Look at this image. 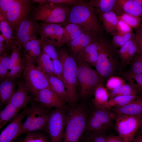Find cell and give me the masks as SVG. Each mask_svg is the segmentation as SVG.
<instances>
[{
	"label": "cell",
	"instance_id": "obj_49",
	"mask_svg": "<svg viewBox=\"0 0 142 142\" xmlns=\"http://www.w3.org/2000/svg\"><path fill=\"white\" fill-rule=\"evenodd\" d=\"M41 39H38L36 37H34L28 41L24 45L23 48L24 53L27 54L36 46L41 43Z\"/></svg>",
	"mask_w": 142,
	"mask_h": 142
},
{
	"label": "cell",
	"instance_id": "obj_54",
	"mask_svg": "<svg viewBox=\"0 0 142 142\" xmlns=\"http://www.w3.org/2000/svg\"><path fill=\"white\" fill-rule=\"evenodd\" d=\"M138 134L142 135V120L141 122L140 127L138 131Z\"/></svg>",
	"mask_w": 142,
	"mask_h": 142
},
{
	"label": "cell",
	"instance_id": "obj_7",
	"mask_svg": "<svg viewBox=\"0 0 142 142\" xmlns=\"http://www.w3.org/2000/svg\"><path fill=\"white\" fill-rule=\"evenodd\" d=\"M77 77L80 84V94L83 98L94 95L95 89L101 83L96 71L93 69L81 54L76 58Z\"/></svg>",
	"mask_w": 142,
	"mask_h": 142
},
{
	"label": "cell",
	"instance_id": "obj_34",
	"mask_svg": "<svg viewBox=\"0 0 142 142\" xmlns=\"http://www.w3.org/2000/svg\"><path fill=\"white\" fill-rule=\"evenodd\" d=\"M110 33L112 36V43L117 49L124 45L135 36L133 31L122 34L116 30Z\"/></svg>",
	"mask_w": 142,
	"mask_h": 142
},
{
	"label": "cell",
	"instance_id": "obj_53",
	"mask_svg": "<svg viewBox=\"0 0 142 142\" xmlns=\"http://www.w3.org/2000/svg\"><path fill=\"white\" fill-rule=\"evenodd\" d=\"M32 2L38 3L39 4H42L46 3L47 2V0H33Z\"/></svg>",
	"mask_w": 142,
	"mask_h": 142
},
{
	"label": "cell",
	"instance_id": "obj_9",
	"mask_svg": "<svg viewBox=\"0 0 142 142\" xmlns=\"http://www.w3.org/2000/svg\"><path fill=\"white\" fill-rule=\"evenodd\" d=\"M109 109L94 107L88 117L85 131L106 132L114 126Z\"/></svg>",
	"mask_w": 142,
	"mask_h": 142
},
{
	"label": "cell",
	"instance_id": "obj_16",
	"mask_svg": "<svg viewBox=\"0 0 142 142\" xmlns=\"http://www.w3.org/2000/svg\"><path fill=\"white\" fill-rule=\"evenodd\" d=\"M32 103L31 122L26 133L44 130L48 118L49 114L45 108L34 102Z\"/></svg>",
	"mask_w": 142,
	"mask_h": 142
},
{
	"label": "cell",
	"instance_id": "obj_13",
	"mask_svg": "<svg viewBox=\"0 0 142 142\" xmlns=\"http://www.w3.org/2000/svg\"><path fill=\"white\" fill-rule=\"evenodd\" d=\"M38 23L28 16L23 19L18 26L15 32L16 44L20 50L25 44L38 34Z\"/></svg>",
	"mask_w": 142,
	"mask_h": 142
},
{
	"label": "cell",
	"instance_id": "obj_38",
	"mask_svg": "<svg viewBox=\"0 0 142 142\" xmlns=\"http://www.w3.org/2000/svg\"><path fill=\"white\" fill-rule=\"evenodd\" d=\"M120 19L131 28H137L141 23L142 17L135 16L130 14L123 13L118 16Z\"/></svg>",
	"mask_w": 142,
	"mask_h": 142
},
{
	"label": "cell",
	"instance_id": "obj_55",
	"mask_svg": "<svg viewBox=\"0 0 142 142\" xmlns=\"http://www.w3.org/2000/svg\"><path fill=\"white\" fill-rule=\"evenodd\" d=\"M5 38L2 34H0V43H4V42H5Z\"/></svg>",
	"mask_w": 142,
	"mask_h": 142
},
{
	"label": "cell",
	"instance_id": "obj_52",
	"mask_svg": "<svg viewBox=\"0 0 142 142\" xmlns=\"http://www.w3.org/2000/svg\"><path fill=\"white\" fill-rule=\"evenodd\" d=\"M132 142H142V135H137Z\"/></svg>",
	"mask_w": 142,
	"mask_h": 142
},
{
	"label": "cell",
	"instance_id": "obj_4",
	"mask_svg": "<svg viewBox=\"0 0 142 142\" xmlns=\"http://www.w3.org/2000/svg\"><path fill=\"white\" fill-rule=\"evenodd\" d=\"M59 58L63 66L64 84L69 98V103L75 105L77 100V64L76 59L62 47L57 48Z\"/></svg>",
	"mask_w": 142,
	"mask_h": 142
},
{
	"label": "cell",
	"instance_id": "obj_57",
	"mask_svg": "<svg viewBox=\"0 0 142 142\" xmlns=\"http://www.w3.org/2000/svg\"><path fill=\"white\" fill-rule=\"evenodd\" d=\"M12 142H18V141H13Z\"/></svg>",
	"mask_w": 142,
	"mask_h": 142
},
{
	"label": "cell",
	"instance_id": "obj_17",
	"mask_svg": "<svg viewBox=\"0 0 142 142\" xmlns=\"http://www.w3.org/2000/svg\"><path fill=\"white\" fill-rule=\"evenodd\" d=\"M98 34L92 32L83 33L65 44L69 54L76 58L80 55L84 48Z\"/></svg>",
	"mask_w": 142,
	"mask_h": 142
},
{
	"label": "cell",
	"instance_id": "obj_30",
	"mask_svg": "<svg viewBox=\"0 0 142 142\" xmlns=\"http://www.w3.org/2000/svg\"><path fill=\"white\" fill-rule=\"evenodd\" d=\"M20 110L11 104L8 103L0 113V129L18 114Z\"/></svg>",
	"mask_w": 142,
	"mask_h": 142
},
{
	"label": "cell",
	"instance_id": "obj_20",
	"mask_svg": "<svg viewBox=\"0 0 142 142\" xmlns=\"http://www.w3.org/2000/svg\"><path fill=\"white\" fill-rule=\"evenodd\" d=\"M88 2L97 13L113 11L118 16L119 15L118 0H90Z\"/></svg>",
	"mask_w": 142,
	"mask_h": 142
},
{
	"label": "cell",
	"instance_id": "obj_10",
	"mask_svg": "<svg viewBox=\"0 0 142 142\" xmlns=\"http://www.w3.org/2000/svg\"><path fill=\"white\" fill-rule=\"evenodd\" d=\"M48 114L44 129L49 134L50 142H62L66 122L64 109H56Z\"/></svg>",
	"mask_w": 142,
	"mask_h": 142
},
{
	"label": "cell",
	"instance_id": "obj_45",
	"mask_svg": "<svg viewBox=\"0 0 142 142\" xmlns=\"http://www.w3.org/2000/svg\"><path fill=\"white\" fill-rule=\"evenodd\" d=\"M14 0H0V21L6 19V14Z\"/></svg>",
	"mask_w": 142,
	"mask_h": 142
},
{
	"label": "cell",
	"instance_id": "obj_29",
	"mask_svg": "<svg viewBox=\"0 0 142 142\" xmlns=\"http://www.w3.org/2000/svg\"><path fill=\"white\" fill-rule=\"evenodd\" d=\"M51 59L46 54L42 52L36 62L38 64V67L43 72L48 75H55L53 63Z\"/></svg>",
	"mask_w": 142,
	"mask_h": 142
},
{
	"label": "cell",
	"instance_id": "obj_22",
	"mask_svg": "<svg viewBox=\"0 0 142 142\" xmlns=\"http://www.w3.org/2000/svg\"><path fill=\"white\" fill-rule=\"evenodd\" d=\"M92 102L94 107L109 109L108 102L109 96L108 90L100 83L94 91Z\"/></svg>",
	"mask_w": 142,
	"mask_h": 142
},
{
	"label": "cell",
	"instance_id": "obj_44",
	"mask_svg": "<svg viewBox=\"0 0 142 142\" xmlns=\"http://www.w3.org/2000/svg\"><path fill=\"white\" fill-rule=\"evenodd\" d=\"M20 50L15 43L13 45L12 52L10 55L8 70H10L22 59L20 55Z\"/></svg>",
	"mask_w": 142,
	"mask_h": 142
},
{
	"label": "cell",
	"instance_id": "obj_40",
	"mask_svg": "<svg viewBox=\"0 0 142 142\" xmlns=\"http://www.w3.org/2000/svg\"><path fill=\"white\" fill-rule=\"evenodd\" d=\"M128 70L134 73L142 74V56L136 54L129 64Z\"/></svg>",
	"mask_w": 142,
	"mask_h": 142
},
{
	"label": "cell",
	"instance_id": "obj_41",
	"mask_svg": "<svg viewBox=\"0 0 142 142\" xmlns=\"http://www.w3.org/2000/svg\"><path fill=\"white\" fill-rule=\"evenodd\" d=\"M135 36L124 45L118 49L117 52L120 62L124 68V64L126 55L131 47L135 43Z\"/></svg>",
	"mask_w": 142,
	"mask_h": 142
},
{
	"label": "cell",
	"instance_id": "obj_12",
	"mask_svg": "<svg viewBox=\"0 0 142 142\" xmlns=\"http://www.w3.org/2000/svg\"><path fill=\"white\" fill-rule=\"evenodd\" d=\"M38 30L41 39L52 42L57 48L62 47L67 43L64 27L61 24L40 22Z\"/></svg>",
	"mask_w": 142,
	"mask_h": 142
},
{
	"label": "cell",
	"instance_id": "obj_23",
	"mask_svg": "<svg viewBox=\"0 0 142 142\" xmlns=\"http://www.w3.org/2000/svg\"><path fill=\"white\" fill-rule=\"evenodd\" d=\"M46 74L48 78L51 89L64 103L69 102L68 94L64 82L55 75Z\"/></svg>",
	"mask_w": 142,
	"mask_h": 142
},
{
	"label": "cell",
	"instance_id": "obj_3",
	"mask_svg": "<svg viewBox=\"0 0 142 142\" xmlns=\"http://www.w3.org/2000/svg\"><path fill=\"white\" fill-rule=\"evenodd\" d=\"M88 112L83 105L73 106L66 116L62 142H79L85 131Z\"/></svg>",
	"mask_w": 142,
	"mask_h": 142
},
{
	"label": "cell",
	"instance_id": "obj_1",
	"mask_svg": "<svg viewBox=\"0 0 142 142\" xmlns=\"http://www.w3.org/2000/svg\"><path fill=\"white\" fill-rule=\"evenodd\" d=\"M97 45L98 55L95 67L100 83L104 85L111 77H121L124 68L117 52L118 49L103 32L98 35Z\"/></svg>",
	"mask_w": 142,
	"mask_h": 142
},
{
	"label": "cell",
	"instance_id": "obj_8",
	"mask_svg": "<svg viewBox=\"0 0 142 142\" xmlns=\"http://www.w3.org/2000/svg\"><path fill=\"white\" fill-rule=\"evenodd\" d=\"M112 114L118 135L124 142H132L140 127L142 117Z\"/></svg>",
	"mask_w": 142,
	"mask_h": 142
},
{
	"label": "cell",
	"instance_id": "obj_5",
	"mask_svg": "<svg viewBox=\"0 0 142 142\" xmlns=\"http://www.w3.org/2000/svg\"><path fill=\"white\" fill-rule=\"evenodd\" d=\"M23 77L26 88L34 97L39 91L45 88L50 89L46 74L34 64V62L27 54L24 53Z\"/></svg>",
	"mask_w": 142,
	"mask_h": 142
},
{
	"label": "cell",
	"instance_id": "obj_18",
	"mask_svg": "<svg viewBox=\"0 0 142 142\" xmlns=\"http://www.w3.org/2000/svg\"><path fill=\"white\" fill-rule=\"evenodd\" d=\"M115 115H126L142 117V97L137 99L124 106L111 108L109 109Z\"/></svg>",
	"mask_w": 142,
	"mask_h": 142
},
{
	"label": "cell",
	"instance_id": "obj_56",
	"mask_svg": "<svg viewBox=\"0 0 142 142\" xmlns=\"http://www.w3.org/2000/svg\"><path fill=\"white\" fill-rule=\"evenodd\" d=\"M136 1L142 7V0H136Z\"/></svg>",
	"mask_w": 142,
	"mask_h": 142
},
{
	"label": "cell",
	"instance_id": "obj_28",
	"mask_svg": "<svg viewBox=\"0 0 142 142\" xmlns=\"http://www.w3.org/2000/svg\"><path fill=\"white\" fill-rule=\"evenodd\" d=\"M0 29L5 38V44L8 53L9 51L12 50L13 45L15 43L13 31L6 19L0 21Z\"/></svg>",
	"mask_w": 142,
	"mask_h": 142
},
{
	"label": "cell",
	"instance_id": "obj_51",
	"mask_svg": "<svg viewBox=\"0 0 142 142\" xmlns=\"http://www.w3.org/2000/svg\"><path fill=\"white\" fill-rule=\"evenodd\" d=\"M105 142H124L119 136L110 135H107Z\"/></svg>",
	"mask_w": 142,
	"mask_h": 142
},
{
	"label": "cell",
	"instance_id": "obj_33",
	"mask_svg": "<svg viewBox=\"0 0 142 142\" xmlns=\"http://www.w3.org/2000/svg\"><path fill=\"white\" fill-rule=\"evenodd\" d=\"M139 97L138 95H135L117 96L110 98L108 102L109 109L112 107L124 106Z\"/></svg>",
	"mask_w": 142,
	"mask_h": 142
},
{
	"label": "cell",
	"instance_id": "obj_14",
	"mask_svg": "<svg viewBox=\"0 0 142 142\" xmlns=\"http://www.w3.org/2000/svg\"><path fill=\"white\" fill-rule=\"evenodd\" d=\"M29 107L23 108L21 112L16 116L0 135V142H12L19 137L23 119L26 115Z\"/></svg>",
	"mask_w": 142,
	"mask_h": 142
},
{
	"label": "cell",
	"instance_id": "obj_35",
	"mask_svg": "<svg viewBox=\"0 0 142 142\" xmlns=\"http://www.w3.org/2000/svg\"><path fill=\"white\" fill-rule=\"evenodd\" d=\"M41 47L42 52L46 54L52 60L59 58L57 48L52 42L41 39Z\"/></svg>",
	"mask_w": 142,
	"mask_h": 142
},
{
	"label": "cell",
	"instance_id": "obj_46",
	"mask_svg": "<svg viewBox=\"0 0 142 142\" xmlns=\"http://www.w3.org/2000/svg\"><path fill=\"white\" fill-rule=\"evenodd\" d=\"M135 43L137 49L136 54L142 56V23L136 28Z\"/></svg>",
	"mask_w": 142,
	"mask_h": 142
},
{
	"label": "cell",
	"instance_id": "obj_21",
	"mask_svg": "<svg viewBox=\"0 0 142 142\" xmlns=\"http://www.w3.org/2000/svg\"><path fill=\"white\" fill-rule=\"evenodd\" d=\"M120 16L126 13L142 17V7L136 0H118Z\"/></svg>",
	"mask_w": 142,
	"mask_h": 142
},
{
	"label": "cell",
	"instance_id": "obj_36",
	"mask_svg": "<svg viewBox=\"0 0 142 142\" xmlns=\"http://www.w3.org/2000/svg\"><path fill=\"white\" fill-rule=\"evenodd\" d=\"M82 142H105L107 135L103 132H86Z\"/></svg>",
	"mask_w": 142,
	"mask_h": 142
},
{
	"label": "cell",
	"instance_id": "obj_6",
	"mask_svg": "<svg viewBox=\"0 0 142 142\" xmlns=\"http://www.w3.org/2000/svg\"><path fill=\"white\" fill-rule=\"evenodd\" d=\"M72 7L60 4H51L48 2L39 4L32 14L34 21H39L42 23H55L65 26L67 23L70 11Z\"/></svg>",
	"mask_w": 142,
	"mask_h": 142
},
{
	"label": "cell",
	"instance_id": "obj_37",
	"mask_svg": "<svg viewBox=\"0 0 142 142\" xmlns=\"http://www.w3.org/2000/svg\"><path fill=\"white\" fill-rule=\"evenodd\" d=\"M18 142H49L47 137L41 133L35 131L26 133L24 139Z\"/></svg>",
	"mask_w": 142,
	"mask_h": 142
},
{
	"label": "cell",
	"instance_id": "obj_2",
	"mask_svg": "<svg viewBox=\"0 0 142 142\" xmlns=\"http://www.w3.org/2000/svg\"><path fill=\"white\" fill-rule=\"evenodd\" d=\"M97 14L95 10L88 1L83 0L72 7L67 23L76 24L86 32L99 34L103 32V29L98 20Z\"/></svg>",
	"mask_w": 142,
	"mask_h": 142
},
{
	"label": "cell",
	"instance_id": "obj_24",
	"mask_svg": "<svg viewBox=\"0 0 142 142\" xmlns=\"http://www.w3.org/2000/svg\"><path fill=\"white\" fill-rule=\"evenodd\" d=\"M100 20L102 23V27L107 33H111L116 30L118 20V16L113 11L98 13Z\"/></svg>",
	"mask_w": 142,
	"mask_h": 142
},
{
	"label": "cell",
	"instance_id": "obj_32",
	"mask_svg": "<svg viewBox=\"0 0 142 142\" xmlns=\"http://www.w3.org/2000/svg\"><path fill=\"white\" fill-rule=\"evenodd\" d=\"M64 26V31L67 43L77 38L82 34L87 32L80 26L75 23H69Z\"/></svg>",
	"mask_w": 142,
	"mask_h": 142
},
{
	"label": "cell",
	"instance_id": "obj_26",
	"mask_svg": "<svg viewBox=\"0 0 142 142\" xmlns=\"http://www.w3.org/2000/svg\"><path fill=\"white\" fill-rule=\"evenodd\" d=\"M15 80L5 78L0 85V105L8 103L15 92Z\"/></svg>",
	"mask_w": 142,
	"mask_h": 142
},
{
	"label": "cell",
	"instance_id": "obj_42",
	"mask_svg": "<svg viewBox=\"0 0 142 142\" xmlns=\"http://www.w3.org/2000/svg\"><path fill=\"white\" fill-rule=\"evenodd\" d=\"M10 55L8 54L0 56V77L1 79H5L8 73V67Z\"/></svg>",
	"mask_w": 142,
	"mask_h": 142
},
{
	"label": "cell",
	"instance_id": "obj_47",
	"mask_svg": "<svg viewBox=\"0 0 142 142\" xmlns=\"http://www.w3.org/2000/svg\"><path fill=\"white\" fill-rule=\"evenodd\" d=\"M55 76L64 83L63 75V69L62 63L59 58L52 60Z\"/></svg>",
	"mask_w": 142,
	"mask_h": 142
},
{
	"label": "cell",
	"instance_id": "obj_11",
	"mask_svg": "<svg viewBox=\"0 0 142 142\" xmlns=\"http://www.w3.org/2000/svg\"><path fill=\"white\" fill-rule=\"evenodd\" d=\"M32 2L30 0H14L7 12L6 19L13 33H15L20 22L29 16L32 8Z\"/></svg>",
	"mask_w": 142,
	"mask_h": 142
},
{
	"label": "cell",
	"instance_id": "obj_19",
	"mask_svg": "<svg viewBox=\"0 0 142 142\" xmlns=\"http://www.w3.org/2000/svg\"><path fill=\"white\" fill-rule=\"evenodd\" d=\"M28 93L26 88L24 81L21 80L18 83L17 89L8 103L12 104L19 110L25 108L32 99Z\"/></svg>",
	"mask_w": 142,
	"mask_h": 142
},
{
	"label": "cell",
	"instance_id": "obj_48",
	"mask_svg": "<svg viewBox=\"0 0 142 142\" xmlns=\"http://www.w3.org/2000/svg\"><path fill=\"white\" fill-rule=\"evenodd\" d=\"M50 4H58L67 6L73 7L82 1V0H47Z\"/></svg>",
	"mask_w": 142,
	"mask_h": 142
},
{
	"label": "cell",
	"instance_id": "obj_31",
	"mask_svg": "<svg viewBox=\"0 0 142 142\" xmlns=\"http://www.w3.org/2000/svg\"><path fill=\"white\" fill-rule=\"evenodd\" d=\"M108 91L109 98L117 96L138 95L135 90L128 83L122 84Z\"/></svg>",
	"mask_w": 142,
	"mask_h": 142
},
{
	"label": "cell",
	"instance_id": "obj_15",
	"mask_svg": "<svg viewBox=\"0 0 142 142\" xmlns=\"http://www.w3.org/2000/svg\"><path fill=\"white\" fill-rule=\"evenodd\" d=\"M33 97L35 101L45 108L62 109L65 108L64 103L51 89H42Z\"/></svg>",
	"mask_w": 142,
	"mask_h": 142
},
{
	"label": "cell",
	"instance_id": "obj_27",
	"mask_svg": "<svg viewBox=\"0 0 142 142\" xmlns=\"http://www.w3.org/2000/svg\"><path fill=\"white\" fill-rule=\"evenodd\" d=\"M121 77L131 85L139 97H142V74H136L129 70L123 72Z\"/></svg>",
	"mask_w": 142,
	"mask_h": 142
},
{
	"label": "cell",
	"instance_id": "obj_39",
	"mask_svg": "<svg viewBox=\"0 0 142 142\" xmlns=\"http://www.w3.org/2000/svg\"><path fill=\"white\" fill-rule=\"evenodd\" d=\"M23 57L9 71L5 78L15 80L20 77L24 68Z\"/></svg>",
	"mask_w": 142,
	"mask_h": 142
},
{
	"label": "cell",
	"instance_id": "obj_25",
	"mask_svg": "<svg viewBox=\"0 0 142 142\" xmlns=\"http://www.w3.org/2000/svg\"><path fill=\"white\" fill-rule=\"evenodd\" d=\"M98 35L84 48L81 53L86 62L94 67L95 66L98 55L97 45Z\"/></svg>",
	"mask_w": 142,
	"mask_h": 142
},
{
	"label": "cell",
	"instance_id": "obj_50",
	"mask_svg": "<svg viewBox=\"0 0 142 142\" xmlns=\"http://www.w3.org/2000/svg\"><path fill=\"white\" fill-rule=\"evenodd\" d=\"M118 18L116 30L119 33L124 34L133 31L132 28L124 21Z\"/></svg>",
	"mask_w": 142,
	"mask_h": 142
},
{
	"label": "cell",
	"instance_id": "obj_43",
	"mask_svg": "<svg viewBox=\"0 0 142 142\" xmlns=\"http://www.w3.org/2000/svg\"><path fill=\"white\" fill-rule=\"evenodd\" d=\"M125 80L121 77L113 76L109 78L105 83L108 91L115 88L119 86L126 83Z\"/></svg>",
	"mask_w": 142,
	"mask_h": 142
}]
</instances>
